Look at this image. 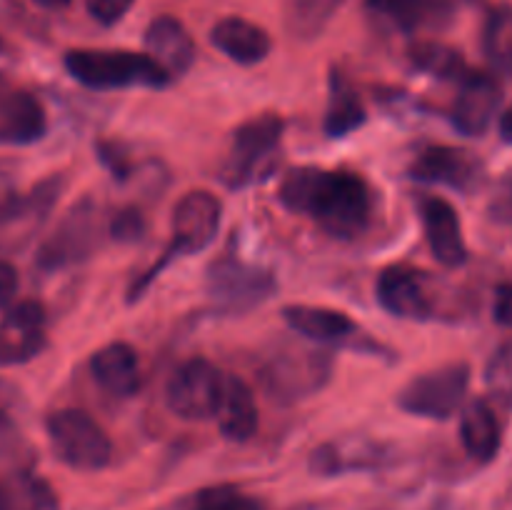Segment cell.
Instances as JSON below:
<instances>
[{"mask_svg": "<svg viewBox=\"0 0 512 510\" xmlns=\"http://www.w3.org/2000/svg\"><path fill=\"white\" fill-rule=\"evenodd\" d=\"M48 120L45 110L35 95L25 90L0 98V143L3 145H28L45 135Z\"/></svg>", "mask_w": 512, "mask_h": 510, "instance_id": "obj_19", "label": "cell"}, {"mask_svg": "<svg viewBox=\"0 0 512 510\" xmlns=\"http://www.w3.org/2000/svg\"><path fill=\"white\" fill-rule=\"evenodd\" d=\"M330 10H333V0H293L295 30L303 33V30L320 28Z\"/></svg>", "mask_w": 512, "mask_h": 510, "instance_id": "obj_30", "label": "cell"}, {"mask_svg": "<svg viewBox=\"0 0 512 510\" xmlns=\"http://www.w3.org/2000/svg\"><path fill=\"white\" fill-rule=\"evenodd\" d=\"M500 210H503V213H508L512 218V183H510L508 193H505V198L500 200Z\"/></svg>", "mask_w": 512, "mask_h": 510, "instance_id": "obj_37", "label": "cell"}, {"mask_svg": "<svg viewBox=\"0 0 512 510\" xmlns=\"http://www.w3.org/2000/svg\"><path fill=\"white\" fill-rule=\"evenodd\" d=\"M195 510H260V505L248 495H240L238 490L218 488L200 495Z\"/></svg>", "mask_w": 512, "mask_h": 510, "instance_id": "obj_28", "label": "cell"}, {"mask_svg": "<svg viewBox=\"0 0 512 510\" xmlns=\"http://www.w3.org/2000/svg\"><path fill=\"white\" fill-rule=\"evenodd\" d=\"M100 240V208L93 198H83L63 215L58 228L40 245L38 265L43 270H63L90 258Z\"/></svg>", "mask_w": 512, "mask_h": 510, "instance_id": "obj_7", "label": "cell"}, {"mask_svg": "<svg viewBox=\"0 0 512 510\" xmlns=\"http://www.w3.org/2000/svg\"><path fill=\"white\" fill-rule=\"evenodd\" d=\"M98 155L103 160L105 168L113 173V178L125 180L128 178V158L120 153V148L115 143H98Z\"/></svg>", "mask_w": 512, "mask_h": 510, "instance_id": "obj_33", "label": "cell"}, {"mask_svg": "<svg viewBox=\"0 0 512 510\" xmlns=\"http://www.w3.org/2000/svg\"><path fill=\"white\" fill-rule=\"evenodd\" d=\"M275 278L258 265L225 255L208 268V295L220 310L245 313L273 295Z\"/></svg>", "mask_w": 512, "mask_h": 510, "instance_id": "obj_9", "label": "cell"}, {"mask_svg": "<svg viewBox=\"0 0 512 510\" xmlns=\"http://www.w3.org/2000/svg\"><path fill=\"white\" fill-rule=\"evenodd\" d=\"M210 40H213L220 53L228 55L230 60L240 65L260 63V60L268 58L270 48H273L270 35L260 25L238 18V15L218 20L213 33H210Z\"/></svg>", "mask_w": 512, "mask_h": 510, "instance_id": "obj_21", "label": "cell"}, {"mask_svg": "<svg viewBox=\"0 0 512 510\" xmlns=\"http://www.w3.org/2000/svg\"><path fill=\"white\" fill-rule=\"evenodd\" d=\"M285 123L280 115H258L233 133L228 158L220 168V180L228 188H245L273 170L275 150L283 140Z\"/></svg>", "mask_w": 512, "mask_h": 510, "instance_id": "obj_3", "label": "cell"}, {"mask_svg": "<svg viewBox=\"0 0 512 510\" xmlns=\"http://www.w3.org/2000/svg\"><path fill=\"white\" fill-rule=\"evenodd\" d=\"M378 300L390 315L405 320H428L433 315L428 280L408 265H390L378 278Z\"/></svg>", "mask_w": 512, "mask_h": 510, "instance_id": "obj_13", "label": "cell"}, {"mask_svg": "<svg viewBox=\"0 0 512 510\" xmlns=\"http://www.w3.org/2000/svg\"><path fill=\"white\" fill-rule=\"evenodd\" d=\"M368 8L403 30L440 23L450 13L445 0H368Z\"/></svg>", "mask_w": 512, "mask_h": 510, "instance_id": "obj_24", "label": "cell"}, {"mask_svg": "<svg viewBox=\"0 0 512 510\" xmlns=\"http://www.w3.org/2000/svg\"><path fill=\"white\" fill-rule=\"evenodd\" d=\"M488 53L493 55L495 63L500 65H512V13L510 10H503V13L495 15L490 20V28H488Z\"/></svg>", "mask_w": 512, "mask_h": 510, "instance_id": "obj_27", "label": "cell"}, {"mask_svg": "<svg viewBox=\"0 0 512 510\" xmlns=\"http://www.w3.org/2000/svg\"><path fill=\"white\" fill-rule=\"evenodd\" d=\"M145 48L148 55L173 78L190 70L195 60V43L180 20L163 15L155 18L145 30Z\"/></svg>", "mask_w": 512, "mask_h": 510, "instance_id": "obj_18", "label": "cell"}, {"mask_svg": "<svg viewBox=\"0 0 512 510\" xmlns=\"http://www.w3.org/2000/svg\"><path fill=\"white\" fill-rule=\"evenodd\" d=\"M15 293H18V270L8 260H0V310L13 300Z\"/></svg>", "mask_w": 512, "mask_h": 510, "instance_id": "obj_35", "label": "cell"}, {"mask_svg": "<svg viewBox=\"0 0 512 510\" xmlns=\"http://www.w3.org/2000/svg\"><path fill=\"white\" fill-rule=\"evenodd\" d=\"M488 383L505 403L512 405V343L505 345L500 353H495L488 368Z\"/></svg>", "mask_w": 512, "mask_h": 510, "instance_id": "obj_29", "label": "cell"}, {"mask_svg": "<svg viewBox=\"0 0 512 510\" xmlns=\"http://www.w3.org/2000/svg\"><path fill=\"white\" fill-rule=\"evenodd\" d=\"M45 308L40 300H20L0 318V365H23L38 358L48 345Z\"/></svg>", "mask_w": 512, "mask_h": 510, "instance_id": "obj_11", "label": "cell"}, {"mask_svg": "<svg viewBox=\"0 0 512 510\" xmlns=\"http://www.w3.org/2000/svg\"><path fill=\"white\" fill-rule=\"evenodd\" d=\"M283 318L300 338L313 340L318 345H345L358 338V325L345 313L320 305H288Z\"/></svg>", "mask_w": 512, "mask_h": 510, "instance_id": "obj_16", "label": "cell"}, {"mask_svg": "<svg viewBox=\"0 0 512 510\" xmlns=\"http://www.w3.org/2000/svg\"><path fill=\"white\" fill-rule=\"evenodd\" d=\"M410 178L420 180V183L445 185V188L470 193L483 180V165L468 150L433 145V148H425L415 158L413 168H410Z\"/></svg>", "mask_w": 512, "mask_h": 510, "instance_id": "obj_12", "label": "cell"}, {"mask_svg": "<svg viewBox=\"0 0 512 510\" xmlns=\"http://www.w3.org/2000/svg\"><path fill=\"white\" fill-rule=\"evenodd\" d=\"M365 123V108L360 103L358 93L345 83L343 75L335 73L330 78V103L328 113H325V133L330 138H343V135L353 133Z\"/></svg>", "mask_w": 512, "mask_h": 510, "instance_id": "obj_25", "label": "cell"}, {"mask_svg": "<svg viewBox=\"0 0 512 510\" xmlns=\"http://www.w3.org/2000/svg\"><path fill=\"white\" fill-rule=\"evenodd\" d=\"M500 138H503L505 143H512V105L505 110L503 118H500Z\"/></svg>", "mask_w": 512, "mask_h": 510, "instance_id": "obj_36", "label": "cell"}, {"mask_svg": "<svg viewBox=\"0 0 512 510\" xmlns=\"http://www.w3.org/2000/svg\"><path fill=\"white\" fill-rule=\"evenodd\" d=\"M0 510H58V498L38 475L13 473L0 478Z\"/></svg>", "mask_w": 512, "mask_h": 510, "instance_id": "obj_23", "label": "cell"}, {"mask_svg": "<svg viewBox=\"0 0 512 510\" xmlns=\"http://www.w3.org/2000/svg\"><path fill=\"white\" fill-rule=\"evenodd\" d=\"M225 375L210 360H185L168 380L165 400L178 418L210 420L218 415Z\"/></svg>", "mask_w": 512, "mask_h": 510, "instance_id": "obj_8", "label": "cell"}, {"mask_svg": "<svg viewBox=\"0 0 512 510\" xmlns=\"http://www.w3.org/2000/svg\"><path fill=\"white\" fill-rule=\"evenodd\" d=\"M495 323L503 328H512V283L500 285L495 290V305H493Z\"/></svg>", "mask_w": 512, "mask_h": 510, "instance_id": "obj_34", "label": "cell"}, {"mask_svg": "<svg viewBox=\"0 0 512 510\" xmlns=\"http://www.w3.org/2000/svg\"><path fill=\"white\" fill-rule=\"evenodd\" d=\"M133 3L135 0H85L88 13L103 25H115L118 20H123V15L133 8Z\"/></svg>", "mask_w": 512, "mask_h": 510, "instance_id": "obj_32", "label": "cell"}, {"mask_svg": "<svg viewBox=\"0 0 512 510\" xmlns=\"http://www.w3.org/2000/svg\"><path fill=\"white\" fill-rule=\"evenodd\" d=\"M218 428L233 443H245L258 430V405H255V395L250 385L238 375H225L223 398H220Z\"/></svg>", "mask_w": 512, "mask_h": 510, "instance_id": "obj_20", "label": "cell"}, {"mask_svg": "<svg viewBox=\"0 0 512 510\" xmlns=\"http://www.w3.org/2000/svg\"><path fill=\"white\" fill-rule=\"evenodd\" d=\"M145 233V220L143 215L135 208H125L120 213H115V218L110 220V235L120 243H135V240L143 238Z\"/></svg>", "mask_w": 512, "mask_h": 510, "instance_id": "obj_31", "label": "cell"}, {"mask_svg": "<svg viewBox=\"0 0 512 510\" xmlns=\"http://www.w3.org/2000/svg\"><path fill=\"white\" fill-rule=\"evenodd\" d=\"M500 100H503V88H500L493 75L468 73L460 80V90L450 120L463 135L478 138L493 123Z\"/></svg>", "mask_w": 512, "mask_h": 510, "instance_id": "obj_14", "label": "cell"}, {"mask_svg": "<svg viewBox=\"0 0 512 510\" xmlns=\"http://www.w3.org/2000/svg\"><path fill=\"white\" fill-rule=\"evenodd\" d=\"M35 3H38V5H43V8H50V10H55V8H65V5H68L70 0H35Z\"/></svg>", "mask_w": 512, "mask_h": 510, "instance_id": "obj_38", "label": "cell"}, {"mask_svg": "<svg viewBox=\"0 0 512 510\" xmlns=\"http://www.w3.org/2000/svg\"><path fill=\"white\" fill-rule=\"evenodd\" d=\"M470 388V365L450 363L430 373L415 375L398 395V405L410 415L448 420L463 405Z\"/></svg>", "mask_w": 512, "mask_h": 510, "instance_id": "obj_6", "label": "cell"}, {"mask_svg": "<svg viewBox=\"0 0 512 510\" xmlns=\"http://www.w3.org/2000/svg\"><path fill=\"white\" fill-rule=\"evenodd\" d=\"M410 60L423 73H430L443 80H463L470 73L463 55L443 43H418L410 50Z\"/></svg>", "mask_w": 512, "mask_h": 510, "instance_id": "obj_26", "label": "cell"}, {"mask_svg": "<svg viewBox=\"0 0 512 510\" xmlns=\"http://www.w3.org/2000/svg\"><path fill=\"white\" fill-rule=\"evenodd\" d=\"M95 383L113 398H133L143 385L138 353L128 343H110L90 358Z\"/></svg>", "mask_w": 512, "mask_h": 510, "instance_id": "obj_17", "label": "cell"}, {"mask_svg": "<svg viewBox=\"0 0 512 510\" xmlns=\"http://www.w3.org/2000/svg\"><path fill=\"white\" fill-rule=\"evenodd\" d=\"M65 68L90 90L163 88L170 80L148 53L130 50H68Z\"/></svg>", "mask_w": 512, "mask_h": 510, "instance_id": "obj_2", "label": "cell"}, {"mask_svg": "<svg viewBox=\"0 0 512 510\" xmlns=\"http://www.w3.org/2000/svg\"><path fill=\"white\" fill-rule=\"evenodd\" d=\"M420 218H423L425 240L430 253L445 268H458L468 260V245H465L460 218L453 205L445 198H423L420 200Z\"/></svg>", "mask_w": 512, "mask_h": 510, "instance_id": "obj_15", "label": "cell"}, {"mask_svg": "<svg viewBox=\"0 0 512 510\" xmlns=\"http://www.w3.org/2000/svg\"><path fill=\"white\" fill-rule=\"evenodd\" d=\"M50 445L58 460L75 470H100L113 458L108 433L85 410H55L45 420Z\"/></svg>", "mask_w": 512, "mask_h": 510, "instance_id": "obj_5", "label": "cell"}, {"mask_svg": "<svg viewBox=\"0 0 512 510\" xmlns=\"http://www.w3.org/2000/svg\"><path fill=\"white\" fill-rule=\"evenodd\" d=\"M280 203L313 218L335 238H355L373 218L375 198L368 180L348 170L293 168L280 183Z\"/></svg>", "mask_w": 512, "mask_h": 510, "instance_id": "obj_1", "label": "cell"}, {"mask_svg": "<svg viewBox=\"0 0 512 510\" xmlns=\"http://www.w3.org/2000/svg\"><path fill=\"white\" fill-rule=\"evenodd\" d=\"M0 50H3V43H0Z\"/></svg>", "mask_w": 512, "mask_h": 510, "instance_id": "obj_39", "label": "cell"}, {"mask_svg": "<svg viewBox=\"0 0 512 510\" xmlns=\"http://www.w3.org/2000/svg\"><path fill=\"white\" fill-rule=\"evenodd\" d=\"M333 375V358L320 348L288 345L268 358L263 385L278 403H295L318 393Z\"/></svg>", "mask_w": 512, "mask_h": 510, "instance_id": "obj_4", "label": "cell"}, {"mask_svg": "<svg viewBox=\"0 0 512 510\" xmlns=\"http://www.w3.org/2000/svg\"><path fill=\"white\" fill-rule=\"evenodd\" d=\"M460 438L470 458L490 463L500 450V423L485 400H473L460 418Z\"/></svg>", "mask_w": 512, "mask_h": 510, "instance_id": "obj_22", "label": "cell"}, {"mask_svg": "<svg viewBox=\"0 0 512 510\" xmlns=\"http://www.w3.org/2000/svg\"><path fill=\"white\" fill-rule=\"evenodd\" d=\"M220 200L208 190H193L183 195L173 210V238L165 250L163 263L175 255L200 253L215 240L220 230Z\"/></svg>", "mask_w": 512, "mask_h": 510, "instance_id": "obj_10", "label": "cell"}]
</instances>
